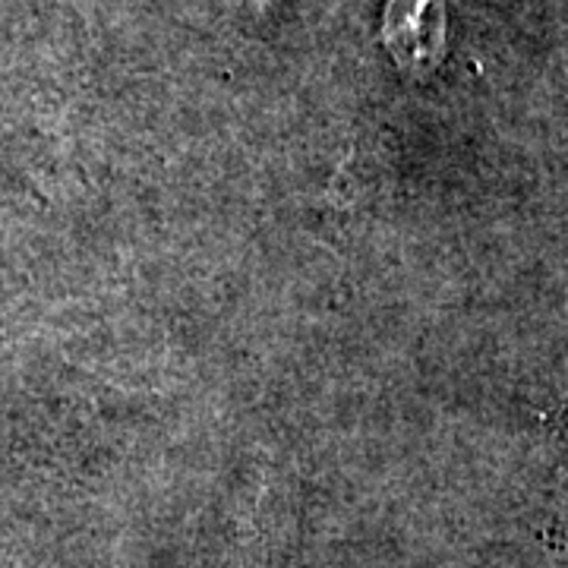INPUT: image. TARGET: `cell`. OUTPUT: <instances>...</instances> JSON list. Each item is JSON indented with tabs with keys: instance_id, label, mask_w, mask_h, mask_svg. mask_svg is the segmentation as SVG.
<instances>
[{
	"instance_id": "obj_2",
	"label": "cell",
	"mask_w": 568,
	"mask_h": 568,
	"mask_svg": "<svg viewBox=\"0 0 568 568\" xmlns=\"http://www.w3.org/2000/svg\"><path fill=\"white\" fill-rule=\"evenodd\" d=\"M250 7H256V10H265V7H272V3H278V0H246Z\"/></svg>"
},
{
	"instance_id": "obj_1",
	"label": "cell",
	"mask_w": 568,
	"mask_h": 568,
	"mask_svg": "<svg viewBox=\"0 0 568 568\" xmlns=\"http://www.w3.org/2000/svg\"><path fill=\"white\" fill-rule=\"evenodd\" d=\"M383 48L407 80H429L448 51V0H388Z\"/></svg>"
}]
</instances>
